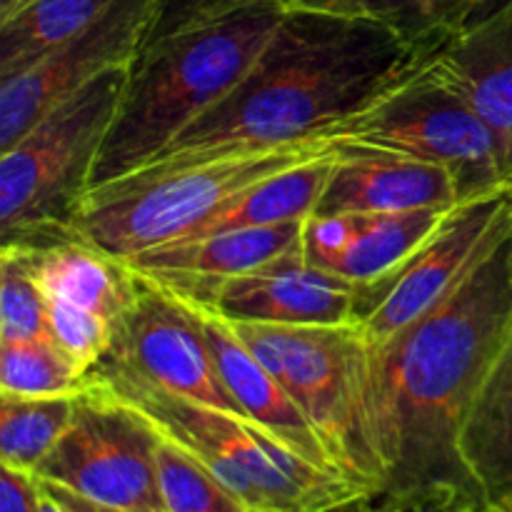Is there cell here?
Masks as SVG:
<instances>
[{
    "mask_svg": "<svg viewBox=\"0 0 512 512\" xmlns=\"http://www.w3.org/2000/svg\"><path fill=\"white\" fill-rule=\"evenodd\" d=\"M480 3L483 0H358L353 10L388 25L410 48L433 50Z\"/></svg>",
    "mask_w": 512,
    "mask_h": 512,
    "instance_id": "cell-25",
    "label": "cell"
},
{
    "mask_svg": "<svg viewBox=\"0 0 512 512\" xmlns=\"http://www.w3.org/2000/svg\"><path fill=\"white\" fill-rule=\"evenodd\" d=\"M428 50L358 10L290 5L245 78L135 173L330 130L393 88Z\"/></svg>",
    "mask_w": 512,
    "mask_h": 512,
    "instance_id": "cell-2",
    "label": "cell"
},
{
    "mask_svg": "<svg viewBox=\"0 0 512 512\" xmlns=\"http://www.w3.org/2000/svg\"><path fill=\"white\" fill-rule=\"evenodd\" d=\"M118 65L43 115L0 150V235L8 245H43L75 235L95 163L128 88Z\"/></svg>",
    "mask_w": 512,
    "mask_h": 512,
    "instance_id": "cell-6",
    "label": "cell"
},
{
    "mask_svg": "<svg viewBox=\"0 0 512 512\" xmlns=\"http://www.w3.org/2000/svg\"><path fill=\"white\" fill-rule=\"evenodd\" d=\"M510 225L512 185L455 205L435 233L393 273L358 285L355 325L363 343H385L420 318L460 283Z\"/></svg>",
    "mask_w": 512,
    "mask_h": 512,
    "instance_id": "cell-10",
    "label": "cell"
},
{
    "mask_svg": "<svg viewBox=\"0 0 512 512\" xmlns=\"http://www.w3.org/2000/svg\"><path fill=\"white\" fill-rule=\"evenodd\" d=\"M88 378L143 413L165 440L205 465L248 510L330 512L370 495L345 475L300 458L243 415L153 388L108 365L90 368Z\"/></svg>",
    "mask_w": 512,
    "mask_h": 512,
    "instance_id": "cell-4",
    "label": "cell"
},
{
    "mask_svg": "<svg viewBox=\"0 0 512 512\" xmlns=\"http://www.w3.org/2000/svg\"><path fill=\"white\" fill-rule=\"evenodd\" d=\"M43 288L45 298L78 305L118 330L135 295L138 273L125 260L95 248L78 233L43 245H8Z\"/></svg>",
    "mask_w": 512,
    "mask_h": 512,
    "instance_id": "cell-18",
    "label": "cell"
},
{
    "mask_svg": "<svg viewBox=\"0 0 512 512\" xmlns=\"http://www.w3.org/2000/svg\"><path fill=\"white\" fill-rule=\"evenodd\" d=\"M230 325L300 405L335 468L368 493H380L378 470L360 433L358 375L365 343L358 325Z\"/></svg>",
    "mask_w": 512,
    "mask_h": 512,
    "instance_id": "cell-8",
    "label": "cell"
},
{
    "mask_svg": "<svg viewBox=\"0 0 512 512\" xmlns=\"http://www.w3.org/2000/svg\"><path fill=\"white\" fill-rule=\"evenodd\" d=\"M463 512H485V508L480 503H473V505H468Z\"/></svg>",
    "mask_w": 512,
    "mask_h": 512,
    "instance_id": "cell-36",
    "label": "cell"
},
{
    "mask_svg": "<svg viewBox=\"0 0 512 512\" xmlns=\"http://www.w3.org/2000/svg\"><path fill=\"white\" fill-rule=\"evenodd\" d=\"M175 293H178V290H175ZM190 303H193V300H190ZM193 308L198 310L200 325H203V333L205 338H208L210 353H213L215 365H218L220 378H223L225 388H228V393L233 395L235 403H238L243 418H248L250 423L268 430V433L275 435L280 443H285L290 450H295L300 458L310 460V463L318 465V468L340 473V470L335 468L325 443L320 440L318 430H315L313 423L305 418L300 405L295 403L288 395V390L275 380V375L255 358L253 350L238 338L233 325L225 318H220V315H215L213 310L203 308V305L193 303Z\"/></svg>",
    "mask_w": 512,
    "mask_h": 512,
    "instance_id": "cell-16",
    "label": "cell"
},
{
    "mask_svg": "<svg viewBox=\"0 0 512 512\" xmlns=\"http://www.w3.org/2000/svg\"><path fill=\"white\" fill-rule=\"evenodd\" d=\"M358 0H300L295 5H308V8H325V10H353Z\"/></svg>",
    "mask_w": 512,
    "mask_h": 512,
    "instance_id": "cell-32",
    "label": "cell"
},
{
    "mask_svg": "<svg viewBox=\"0 0 512 512\" xmlns=\"http://www.w3.org/2000/svg\"><path fill=\"white\" fill-rule=\"evenodd\" d=\"M333 148V140L318 135L213 155L163 173H130L90 190L73 228L95 248L130 260L158 245L188 238L255 183Z\"/></svg>",
    "mask_w": 512,
    "mask_h": 512,
    "instance_id": "cell-5",
    "label": "cell"
},
{
    "mask_svg": "<svg viewBox=\"0 0 512 512\" xmlns=\"http://www.w3.org/2000/svg\"><path fill=\"white\" fill-rule=\"evenodd\" d=\"M40 483L48 488V493L53 495L55 500H60V503L65 505L70 512H125V510H115V508H108V505H100V503H93V500L83 498V495L73 493V490H65L60 488V485H53V483H45V480H40Z\"/></svg>",
    "mask_w": 512,
    "mask_h": 512,
    "instance_id": "cell-31",
    "label": "cell"
},
{
    "mask_svg": "<svg viewBox=\"0 0 512 512\" xmlns=\"http://www.w3.org/2000/svg\"><path fill=\"white\" fill-rule=\"evenodd\" d=\"M335 148L338 158L313 215H383L463 203L455 175L443 165L383 150Z\"/></svg>",
    "mask_w": 512,
    "mask_h": 512,
    "instance_id": "cell-15",
    "label": "cell"
},
{
    "mask_svg": "<svg viewBox=\"0 0 512 512\" xmlns=\"http://www.w3.org/2000/svg\"><path fill=\"white\" fill-rule=\"evenodd\" d=\"M113 0H25L0 20V83L93 23Z\"/></svg>",
    "mask_w": 512,
    "mask_h": 512,
    "instance_id": "cell-22",
    "label": "cell"
},
{
    "mask_svg": "<svg viewBox=\"0 0 512 512\" xmlns=\"http://www.w3.org/2000/svg\"><path fill=\"white\" fill-rule=\"evenodd\" d=\"M510 335L512 225L420 318L363 348L360 433L380 493L475 498L458 455L460 425Z\"/></svg>",
    "mask_w": 512,
    "mask_h": 512,
    "instance_id": "cell-1",
    "label": "cell"
},
{
    "mask_svg": "<svg viewBox=\"0 0 512 512\" xmlns=\"http://www.w3.org/2000/svg\"><path fill=\"white\" fill-rule=\"evenodd\" d=\"M235 3H240V0H158V10H155L153 28H150L148 40H145V48H148L150 43H155V40L165 38V35L175 33V30L205 18V15L228 8V5ZM140 53H143V50H140Z\"/></svg>",
    "mask_w": 512,
    "mask_h": 512,
    "instance_id": "cell-29",
    "label": "cell"
},
{
    "mask_svg": "<svg viewBox=\"0 0 512 512\" xmlns=\"http://www.w3.org/2000/svg\"><path fill=\"white\" fill-rule=\"evenodd\" d=\"M163 435L113 390L88 378L75 413L35 475L125 512H165L158 480Z\"/></svg>",
    "mask_w": 512,
    "mask_h": 512,
    "instance_id": "cell-9",
    "label": "cell"
},
{
    "mask_svg": "<svg viewBox=\"0 0 512 512\" xmlns=\"http://www.w3.org/2000/svg\"><path fill=\"white\" fill-rule=\"evenodd\" d=\"M303 230L305 220H293V223L265 225V228L198 235V238L158 245L125 263L170 288L193 290L233 275L250 273L293 253L303 245Z\"/></svg>",
    "mask_w": 512,
    "mask_h": 512,
    "instance_id": "cell-17",
    "label": "cell"
},
{
    "mask_svg": "<svg viewBox=\"0 0 512 512\" xmlns=\"http://www.w3.org/2000/svg\"><path fill=\"white\" fill-rule=\"evenodd\" d=\"M78 395L20 398L3 395L0 403V463L35 473L70 425Z\"/></svg>",
    "mask_w": 512,
    "mask_h": 512,
    "instance_id": "cell-23",
    "label": "cell"
},
{
    "mask_svg": "<svg viewBox=\"0 0 512 512\" xmlns=\"http://www.w3.org/2000/svg\"><path fill=\"white\" fill-rule=\"evenodd\" d=\"M178 293L228 323L263 325H355L358 303V285L310 265L303 248L250 273Z\"/></svg>",
    "mask_w": 512,
    "mask_h": 512,
    "instance_id": "cell-13",
    "label": "cell"
},
{
    "mask_svg": "<svg viewBox=\"0 0 512 512\" xmlns=\"http://www.w3.org/2000/svg\"><path fill=\"white\" fill-rule=\"evenodd\" d=\"M88 373L53 338L0 343V395L58 398L78 395Z\"/></svg>",
    "mask_w": 512,
    "mask_h": 512,
    "instance_id": "cell-24",
    "label": "cell"
},
{
    "mask_svg": "<svg viewBox=\"0 0 512 512\" xmlns=\"http://www.w3.org/2000/svg\"><path fill=\"white\" fill-rule=\"evenodd\" d=\"M428 58L495 130L512 175V0H483Z\"/></svg>",
    "mask_w": 512,
    "mask_h": 512,
    "instance_id": "cell-14",
    "label": "cell"
},
{
    "mask_svg": "<svg viewBox=\"0 0 512 512\" xmlns=\"http://www.w3.org/2000/svg\"><path fill=\"white\" fill-rule=\"evenodd\" d=\"M428 53L393 88L335 125L330 140L443 165L455 175L460 200L508 188L512 175L500 138L438 78Z\"/></svg>",
    "mask_w": 512,
    "mask_h": 512,
    "instance_id": "cell-7",
    "label": "cell"
},
{
    "mask_svg": "<svg viewBox=\"0 0 512 512\" xmlns=\"http://www.w3.org/2000/svg\"><path fill=\"white\" fill-rule=\"evenodd\" d=\"M95 365H108L153 388L243 415L220 378L198 310L150 275L138 273L133 303L115 330L110 350Z\"/></svg>",
    "mask_w": 512,
    "mask_h": 512,
    "instance_id": "cell-11",
    "label": "cell"
},
{
    "mask_svg": "<svg viewBox=\"0 0 512 512\" xmlns=\"http://www.w3.org/2000/svg\"><path fill=\"white\" fill-rule=\"evenodd\" d=\"M38 505V475L0 463V512H38Z\"/></svg>",
    "mask_w": 512,
    "mask_h": 512,
    "instance_id": "cell-30",
    "label": "cell"
},
{
    "mask_svg": "<svg viewBox=\"0 0 512 512\" xmlns=\"http://www.w3.org/2000/svg\"><path fill=\"white\" fill-rule=\"evenodd\" d=\"M158 0H113L93 23L23 73L0 83V150L18 143L48 110L118 65L138 60Z\"/></svg>",
    "mask_w": 512,
    "mask_h": 512,
    "instance_id": "cell-12",
    "label": "cell"
},
{
    "mask_svg": "<svg viewBox=\"0 0 512 512\" xmlns=\"http://www.w3.org/2000/svg\"><path fill=\"white\" fill-rule=\"evenodd\" d=\"M158 480L165 512H248L205 465L165 438L158 450Z\"/></svg>",
    "mask_w": 512,
    "mask_h": 512,
    "instance_id": "cell-26",
    "label": "cell"
},
{
    "mask_svg": "<svg viewBox=\"0 0 512 512\" xmlns=\"http://www.w3.org/2000/svg\"><path fill=\"white\" fill-rule=\"evenodd\" d=\"M38 512H70V510L65 508V505L60 503V500H55L53 495L48 493V488H45V485L40 483V505H38Z\"/></svg>",
    "mask_w": 512,
    "mask_h": 512,
    "instance_id": "cell-33",
    "label": "cell"
},
{
    "mask_svg": "<svg viewBox=\"0 0 512 512\" xmlns=\"http://www.w3.org/2000/svg\"><path fill=\"white\" fill-rule=\"evenodd\" d=\"M458 455L483 508L512 498V335L465 413Z\"/></svg>",
    "mask_w": 512,
    "mask_h": 512,
    "instance_id": "cell-19",
    "label": "cell"
},
{
    "mask_svg": "<svg viewBox=\"0 0 512 512\" xmlns=\"http://www.w3.org/2000/svg\"><path fill=\"white\" fill-rule=\"evenodd\" d=\"M278 3H283V5H288V8H290V5H295V3H300V0H278Z\"/></svg>",
    "mask_w": 512,
    "mask_h": 512,
    "instance_id": "cell-37",
    "label": "cell"
},
{
    "mask_svg": "<svg viewBox=\"0 0 512 512\" xmlns=\"http://www.w3.org/2000/svg\"><path fill=\"white\" fill-rule=\"evenodd\" d=\"M23 3H25V0H23ZM23 3H20V5H23ZM20 5H18V8H20Z\"/></svg>",
    "mask_w": 512,
    "mask_h": 512,
    "instance_id": "cell-39",
    "label": "cell"
},
{
    "mask_svg": "<svg viewBox=\"0 0 512 512\" xmlns=\"http://www.w3.org/2000/svg\"><path fill=\"white\" fill-rule=\"evenodd\" d=\"M248 512H268V510H248Z\"/></svg>",
    "mask_w": 512,
    "mask_h": 512,
    "instance_id": "cell-38",
    "label": "cell"
},
{
    "mask_svg": "<svg viewBox=\"0 0 512 512\" xmlns=\"http://www.w3.org/2000/svg\"><path fill=\"white\" fill-rule=\"evenodd\" d=\"M50 338L48 298L28 265L0 250V343Z\"/></svg>",
    "mask_w": 512,
    "mask_h": 512,
    "instance_id": "cell-27",
    "label": "cell"
},
{
    "mask_svg": "<svg viewBox=\"0 0 512 512\" xmlns=\"http://www.w3.org/2000/svg\"><path fill=\"white\" fill-rule=\"evenodd\" d=\"M453 208H423L408 213L358 215L350 248L330 268V273L355 285L373 283L393 273L435 233Z\"/></svg>",
    "mask_w": 512,
    "mask_h": 512,
    "instance_id": "cell-21",
    "label": "cell"
},
{
    "mask_svg": "<svg viewBox=\"0 0 512 512\" xmlns=\"http://www.w3.org/2000/svg\"><path fill=\"white\" fill-rule=\"evenodd\" d=\"M288 5L240 0L155 40L130 70L95 163L90 190L115 183L163 153L245 78Z\"/></svg>",
    "mask_w": 512,
    "mask_h": 512,
    "instance_id": "cell-3",
    "label": "cell"
},
{
    "mask_svg": "<svg viewBox=\"0 0 512 512\" xmlns=\"http://www.w3.org/2000/svg\"><path fill=\"white\" fill-rule=\"evenodd\" d=\"M485 512H512V498L505 500V503L493 505V508H485Z\"/></svg>",
    "mask_w": 512,
    "mask_h": 512,
    "instance_id": "cell-35",
    "label": "cell"
},
{
    "mask_svg": "<svg viewBox=\"0 0 512 512\" xmlns=\"http://www.w3.org/2000/svg\"><path fill=\"white\" fill-rule=\"evenodd\" d=\"M478 503L460 490H430V493H370L330 512H463Z\"/></svg>",
    "mask_w": 512,
    "mask_h": 512,
    "instance_id": "cell-28",
    "label": "cell"
},
{
    "mask_svg": "<svg viewBox=\"0 0 512 512\" xmlns=\"http://www.w3.org/2000/svg\"><path fill=\"white\" fill-rule=\"evenodd\" d=\"M335 158H338V148L320 155V158L305 160V163L293 165L283 173L260 180L253 188L230 200L220 213H215L203 228L190 233L188 238L225 233V230L265 228V225L308 220L318 208L320 195H323L330 173H333Z\"/></svg>",
    "mask_w": 512,
    "mask_h": 512,
    "instance_id": "cell-20",
    "label": "cell"
},
{
    "mask_svg": "<svg viewBox=\"0 0 512 512\" xmlns=\"http://www.w3.org/2000/svg\"><path fill=\"white\" fill-rule=\"evenodd\" d=\"M20 3H23V0H0V20L8 18V15L13 13Z\"/></svg>",
    "mask_w": 512,
    "mask_h": 512,
    "instance_id": "cell-34",
    "label": "cell"
}]
</instances>
